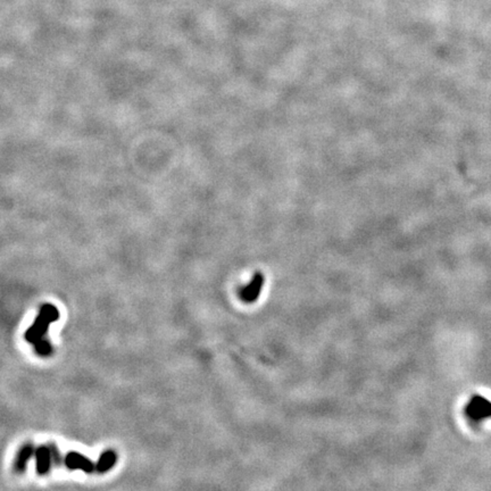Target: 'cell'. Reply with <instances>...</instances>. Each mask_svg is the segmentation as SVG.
Wrapping results in <instances>:
<instances>
[{
	"label": "cell",
	"instance_id": "ba28073f",
	"mask_svg": "<svg viewBox=\"0 0 491 491\" xmlns=\"http://www.w3.org/2000/svg\"><path fill=\"white\" fill-rule=\"evenodd\" d=\"M35 349L38 355L42 356V357H48L52 353V347L50 342L46 339H40L39 341H37L35 343Z\"/></svg>",
	"mask_w": 491,
	"mask_h": 491
},
{
	"label": "cell",
	"instance_id": "3957f363",
	"mask_svg": "<svg viewBox=\"0 0 491 491\" xmlns=\"http://www.w3.org/2000/svg\"><path fill=\"white\" fill-rule=\"evenodd\" d=\"M265 282V277L262 274L261 272H257L256 274L253 276V279L250 280V282L241 288L240 290V297L243 302H256L258 297H260L262 289H263Z\"/></svg>",
	"mask_w": 491,
	"mask_h": 491
},
{
	"label": "cell",
	"instance_id": "6da1fadb",
	"mask_svg": "<svg viewBox=\"0 0 491 491\" xmlns=\"http://www.w3.org/2000/svg\"><path fill=\"white\" fill-rule=\"evenodd\" d=\"M59 318V312L51 303H44L39 310L33 324L25 332V340L35 344L37 341L42 339L48 331V328Z\"/></svg>",
	"mask_w": 491,
	"mask_h": 491
},
{
	"label": "cell",
	"instance_id": "277c9868",
	"mask_svg": "<svg viewBox=\"0 0 491 491\" xmlns=\"http://www.w3.org/2000/svg\"><path fill=\"white\" fill-rule=\"evenodd\" d=\"M64 463L70 470H82L85 473H92L96 470V465L91 460L76 452H70L67 453Z\"/></svg>",
	"mask_w": 491,
	"mask_h": 491
},
{
	"label": "cell",
	"instance_id": "8992f818",
	"mask_svg": "<svg viewBox=\"0 0 491 491\" xmlns=\"http://www.w3.org/2000/svg\"><path fill=\"white\" fill-rule=\"evenodd\" d=\"M36 449L33 448L32 445H25L24 447H22L20 449V452L17 453L16 459H15V471L16 472H24L26 465H28L29 460L31 459V457L35 455Z\"/></svg>",
	"mask_w": 491,
	"mask_h": 491
},
{
	"label": "cell",
	"instance_id": "52a82bcc",
	"mask_svg": "<svg viewBox=\"0 0 491 491\" xmlns=\"http://www.w3.org/2000/svg\"><path fill=\"white\" fill-rule=\"evenodd\" d=\"M116 460H117V456H116V453L113 451H106L101 453L98 462L96 464V471L98 473H106L112 468L114 467L116 464Z\"/></svg>",
	"mask_w": 491,
	"mask_h": 491
},
{
	"label": "cell",
	"instance_id": "5b68a950",
	"mask_svg": "<svg viewBox=\"0 0 491 491\" xmlns=\"http://www.w3.org/2000/svg\"><path fill=\"white\" fill-rule=\"evenodd\" d=\"M36 456V470L38 472V474L44 475L47 474L50 470L51 466V460H52V453L50 451V447H46V446H40L36 449L35 453Z\"/></svg>",
	"mask_w": 491,
	"mask_h": 491
},
{
	"label": "cell",
	"instance_id": "7a4b0ae2",
	"mask_svg": "<svg viewBox=\"0 0 491 491\" xmlns=\"http://www.w3.org/2000/svg\"><path fill=\"white\" fill-rule=\"evenodd\" d=\"M465 413L474 422L491 417V402L485 397L475 395L466 405Z\"/></svg>",
	"mask_w": 491,
	"mask_h": 491
},
{
	"label": "cell",
	"instance_id": "9c48e42d",
	"mask_svg": "<svg viewBox=\"0 0 491 491\" xmlns=\"http://www.w3.org/2000/svg\"><path fill=\"white\" fill-rule=\"evenodd\" d=\"M50 447V451H51V453H52V458H54L55 460V463L56 464H59L61 463V456H59V453L57 451V447H56L55 445H50L49 446Z\"/></svg>",
	"mask_w": 491,
	"mask_h": 491
}]
</instances>
